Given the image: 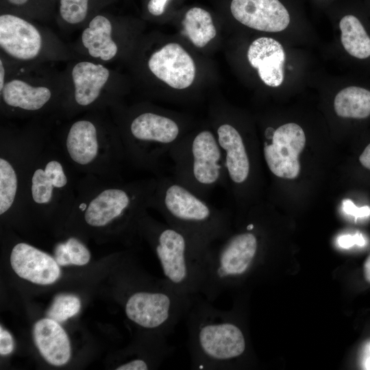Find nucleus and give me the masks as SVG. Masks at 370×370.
Segmentation results:
<instances>
[{
	"label": "nucleus",
	"mask_w": 370,
	"mask_h": 370,
	"mask_svg": "<svg viewBox=\"0 0 370 370\" xmlns=\"http://www.w3.org/2000/svg\"><path fill=\"white\" fill-rule=\"evenodd\" d=\"M338 245L345 249H348L356 245L358 246H364L365 245V240L360 233H356L354 234H345L340 236L337 239Z\"/></svg>",
	"instance_id": "obj_29"
},
{
	"label": "nucleus",
	"mask_w": 370,
	"mask_h": 370,
	"mask_svg": "<svg viewBox=\"0 0 370 370\" xmlns=\"http://www.w3.org/2000/svg\"><path fill=\"white\" fill-rule=\"evenodd\" d=\"M64 243L71 264L82 266L89 262L90 251L79 238L71 236Z\"/></svg>",
	"instance_id": "obj_27"
},
{
	"label": "nucleus",
	"mask_w": 370,
	"mask_h": 370,
	"mask_svg": "<svg viewBox=\"0 0 370 370\" xmlns=\"http://www.w3.org/2000/svg\"><path fill=\"white\" fill-rule=\"evenodd\" d=\"M361 164L370 170V143L365 147L359 157Z\"/></svg>",
	"instance_id": "obj_33"
},
{
	"label": "nucleus",
	"mask_w": 370,
	"mask_h": 370,
	"mask_svg": "<svg viewBox=\"0 0 370 370\" xmlns=\"http://www.w3.org/2000/svg\"><path fill=\"white\" fill-rule=\"evenodd\" d=\"M336 114L343 118L365 119L370 116V89L352 85L340 90L334 101Z\"/></svg>",
	"instance_id": "obj_23"
},
{
	"label": "nucleus",
	"mask_w": 370,
	"mask_h": 370,
	"mask_svg": "<svg viewBox=\"0 0 370 370\" xmlns=\"http://www.w3.org/2000/svg\"><path fill=\"white\" fill-rule=\"evenodd\" d=\"M362 365L363 369H370V343L365 346L363 350Z\"/></svg>",
	"instance_id": "obj_34"
},
{
	"label": "nucleus",
	"mask_w": 370,
	"mask_h": 370,
	"mask_svg": "<svg viewBox=\"0 0 370 370\" xmlns=\"http://www.w3.org/2000/svg\"><path fill=\"white\" fill-rule=\"evenodd\" d=\"M138 231L153 247L164 278L184 295L200 294L202 260L187 237L166 223L153 219L147 210L138 221Z\"/></svg>",
	"instance_id": "obj_10"
},
{
	"label": "nucleus",
	"mask_w": 370,
	"mask_h": 370,
	"mask_svg": "<svg viewBox=\"0 0 370 370\" xmlns=\"http://www.w3.org/2000/svg\"><path fill=\"white\" fill-rule=\"evenodd\" d=\"M55 0H1V12H10L25 18L44 19L50 14Z\"/></svg>",
	"instance_id": "obj_25"
},
{
	"label": "nucleus",
	"mask_w": 370,
	"mask_h": 370,
	"mask_svg": "<svg viewBox=\"0 0 370 370\" xmlns=\"http://www.w3.org/2000/svg\"><path fill=\"white\" fill-rule=\"evenodd\" d=\"M169 0H149L147 8L148 12L153 16L162 15L165 10V6Z\"/></svg>",
	"instance_id": "obj_32"
},
{
	"label": "nucleus",
	"mask_w": 370,
	"mask_h": 370,
	"mask_svg": "<svg viewBox=\"0 0 370 370\" xmlns=\"http://www.w3.org/2000/svg\"><path fill=\"white\" fill-rule=\"evenodd\" d=\"M76 173L58 145L49 142L26 177L23 214L46 218L69 217L76 197Z\"/></svg>",
	"instance_id": "obj_7"
},
{
	"label": "nucleus",
	"mask_w": 370,
	"mask_h": 370,
	"mask_svg": "<svg viewBox=\"0 0 370 370\" xmlns=\"http://www.w3.org/2000/svg\"><path fill=\"white\" fill-rule=\"evenodd\" d=\"M34 338L40 354L49 363L62 366L69 362L70 342L60 323L48 317L38 321L34 328Z\"/></svg>",
	"instance_id": "obj_20"
},
{
	"label": "nucleus",
	"mask_w": 370,
	"mask_h": 370,
	"mask_svg": "<svg viewBox=\"0 0 370 370\" xmlns=\"http://www.w3.org/2000/svg\"><path fill=\"white\" fill-rule=\"evenodd\" d=\"M343 208L346 214H350L355 218L367 217L370 215V208L369 206L358 207L352 200L348 199L343 200Z\"/></svg>",
	"instance_id": "obj_28"
},
{
	"label": "nucleus",
	"mask_w": 370,
	"mask_h": 370,
	"mask_svg": "<svg viewBox=\"0 0 370 370\" xmlns=\"http://www.w3.org/2000/svg\"><path fill=\"white\" fill-rule=\"evenodd\" d=\"M77 58L106 64L119 57V29L106 14L97 13L81 28L75 42L70 47Z\"/></svg>",
	"instance_id": "obj_14"
},
{
	"label": "nucleus",
	"mask_w": 370,
	"mask_h": 370,
	"mask_svg": "<svg viewBox=\"0 0 370 370\" xmlns=\"http://www.w3.org/2000/svg\"><path fill=\"white\" fill-rule=\"evenodd\" d=\"M54 258L59 265L71 264L64 242H60L56 245L54 250Z\"/></svg>",
	"instance_id": "obj_31"
},
{
	"label": "nucleus",
	"mask_w": 370,
	"mask_h": 370,
	"mask_svg": "<svg viewBox=\"0 0 370 370\" xmlns=\"http://www.w3.org/2000/svg\"><path fill=\"white\" fill-rule=\"evenodd\" d=\"M58 145L77 173L122 180L121 172L127 161L125 149L108 110L71 119L60 132Z\"/></svg>",
	"instance_id": "obj_3"
},
{
	"label": "nucleus",
	"mask_w": 370,
	"mask_h": 370,
	"mask_svg": "<svg viewBox=\"0 0 370 370\" xmlns=\"http://www.w3.org/2000/svg\"><path fill=\"white\" fill-rule=\"evenodd\" d=\"M362 19L354 14L341 18V41L350 56L359 61H367L370 59V32Z\"/></svg>",
	"instance_id": "obj_21"
},
{
	"label": "nucleus",
	"mask_w": 370,
	"mask_h": 370,
	"mask_svg": "<svg viewBox=\"0 0 370 370\" xmlns=\"http://www.w3.org/2000/svg\"><path fill=\"white\" fill-rule=\"evenodd\" d=\"M49 142L48 130L39 122L0 130V215L23 214V194L29 169Z\"/></svg>",
	"instance_id": "obj_8"
},
{
	"label": "nucleus",
	"mask_w": 370,
	"mask_h": 370,
	"mask_svg": "<svg viewBox=\"0 0 370 370\" xmlns=\"http://www.w3.org/2000/svg\"><path fill=\"white\" fill-rule=\"evenodd\" d=\"M60 25L66 30L81 29L109 0H57Z\"/></svg>",
	"instance_id": "obj_22"
},
{
	"label": "nucleus",
	"mask_w": 370,
	"mask_h": 370,
	"mask_svg": "<svg viewBox=\"0 0 370 370\" xmlns=\"http://www.w3.org/2000/svg\"><path fill=\"white\" fill-rule=\"evenodd\" d=\"M10 263L19 277L37 284H53L61 274L59 264L54 258L23 242L13 246Z\"/></svg>",
	"instance_id": "obj_18"
},
{
	"label": "nucleus",
	"mask_w": 370,
	"mask_h": 370,
	"mask_svg": "<svg viewBox=\"0 0 370 370\" xmlns=\"http://www.w3.org/2000/svg\"><path fill=\"white\" fill-rule=\"evenodd\" d=\"M263 154L270 171L275 176L295 179L300 172L299 156L306 144L303 129L297 124H284L276 130L267 127L264 134Z\"/></svg>",
	"instance_id": "obj_13"
},
{
	"label": "nucleus",
	"mask_w": 370,
	"mask_h": 370,
	"mask_svg": "<svg viewBox=\"0 0 370 370\" xmlns=\"http://www.w3.org/2000/svg\"><path fill=\"white\" fill-rule=\"evenodd\" d=\"M0 54L23 65L69 61L77 56L53 32L10 12L0 15Z\"/></svg>",
	"instance_id": "obj_12"
},
{
	"label": "nucleus",
	"mask_w": 370,
	"mask_h": 370,
	"mask_svg": "<svg viewBox=\"0 0 370 370\" xmlns=\"http://www.w3.org/2000/svg\"><path fill=\"white\" fill-rule=\"evenodd\" d=\"M182 25L190 41L199 48L205 47L217 35L210 14L201 8L189 9L185 14Z\"/></svg>",
	"instance_id": "obj_24"
},
{
	"label": "nucleus",
	"mask_w": 370,
	"mask_h": 370,
	"mask_svg": "<svg viewBox=\"0 0 370 370\" xmlns=\"http://www.w3.org/2000/svg\"><path fill=\"white\" fill-rule=\"evenodd\" d=\"M364 274L367 281L370 283V255L367 257L364 264Z\"/></svg>",
	"instance_id": "obj_35"
},
{
	"label": "nucleus",
	"mask_w": 370,
	"mask_h": 370,
	"mask_svg": "<svg viewBox=\"0 0 370 370\" xmlns=\"http://www.w3.org/2000/svg\"><path fill=\"white\" fill-rule=\"evenodd\" d=\"M14 340L10 333L0 328V354L2 356L10 354L14 349Z\"/></svg>",
	"instance_id": "obj_30"
},
{
	"label": "nucleus",
	"mask_w": 370,
	"mask_h": 370,
	"mask_svg": "<svg viewBox=\"0 0 370 370\" xmlns=\"http://www.w3.org/2000/svg\"><path fill=\"white\" fill-rule=\"evenodd\" d=\"M148 208L157 210L168 225L185 235L201 260L212 245L232 231L224 209L211 205L171 176L157 177Z\"/></svg>",
	"instance_id": "obj_4"
},
{
	"label": "nucleus",
	"mask_w": 370,
	"mask_h": 370,
	"mask_svg": "<svg viewBox=\"0 0 370 370\" xmlns=\"http://www.w3.org/2000/svg\"><path fill=\"white\" fill-rule=\"evenodd\" d=\"M285 59L282 45L269 37L256 39L247 51L249 64L257 69L260 79L271 87H278L283 82Z\"/></svg>",
	"instance_id": "obj_19"
},
{
	"label": "nucleus",
	"mask_w": 370,
	"mask_h": 370,
	"mask_svg": "<svg viewBox=\"0 0 370 370\" xmlns=\"http://www.w3.org/2000/svg\"><path fill=\"white\" fill-rule=\"evenodd\" d=\"M65 90L56 116L71 119L92 110L119 105L116 74L106 64L76 58L63 71Z\"/></svg>",
	"instance_id": "obj_11"
},
{
	"label": "nucleus",
	"mask_w": 370,
	"mask_h": 370,
	"mask_svg": "<svg viewBox=\"0 0 370 370\" xmlns=\"http://www.w3.org/2000/svg\"><path fill=\"white\" fill-rule=\"evenodd\" d=\"M184 319L192 369H230L245 355L246 336L235 310L217 308L198 294Z\"/></svg>",
	"instance_id": "obj_2"
},
{
	"label": "nucleus",
	"mask_w": 370,
	"mask_h": 370,
	"mask_svg": "<svg viewBox=\"0 0 370 370\" xmlns=\"http://www.w3.org/2000/svg\"><path fill=\"white\" fill-rule=\"evenodd\" d=\"M81 307L79 299L73 295L61 294L55 297L47 317L62 323L77 314Z\"/></svg>",
	"instance_id": "obj_26"
},
{
	"label": "nucleus",
	"mask_w": 370,
	"mask_h": 370,
	"mask_svg": "<svg viewBox=\"0 0 370 370\" xmlns=\"http://www.w3.org/2000/svg\"><path fill=\"white\" fill-rule=\"evenodd\" d=\"M109 110L127 162L138 169L158 173L164 156L185 135L180 122L147 106L126 110L119 104Z\"/></svg>",
	"instance_id": "obj_6"
},
{
	"label": "nucleus",
	"mask_w": 370,
	"mask_h": 370,
	"mask_svg": "<svg viewBox=\"0 0 370 370\" xmlns=\"http://www.w3.org/2000/svg\"><path fill=\"white\" fill-rule=\"evenodd\" d=\"M214 133L224 157L228 184L234 196L239 197L252 172L248 145L241 132L230 122L217 123Z\"/></svg>",
	"instance_id": "obj_15"
},
{
	"label": "nucleus",
	"mask_w": 370,
	"mask_h": 370,
	"mask_svg": "<svg viewBox=\"0 0 370 370\" xmlns=\"http://www.w3.org/2000/svg\"><path fill=\"white\" fill-rule=\"evenodd\" d=\"M147 67L156 78L177 90L188 88L195 77L196 67L193 58L175 42L168 43L151 53Z\"/></svg>",
	"instance_id": "obj_16"
},
{
	"label": "nucleus",
	"mask_w": 370,
	"mask_h": 370,
	"mask_svg": "<svg viewBox=\"0 0 370 370\" xmlns=\"http://www.w3.org/2000/svg\"><path fill=\"white\" fill-rule=\"evenodd\" d=\"M156 184L157 177L123 182L83 175L77 180L76 197L69 217L98 231L110 227L118 233L138 230Z\"/></svg>",
	"instance_id": "obj_1"
},
{
	"label": "nucleus",
	"mask_w": 370,
	"mask_h": 370,
	"mask_svg": "<svg viewBox=\"0 0 370 370\" xmlns=\"http://www.w3.org/2000/svg\"><path fill=\"white\" fill-rule=\"evenodd\" d=\"M63 71L46 64L23 65L0 54V111L7 118L58 113L63 100Z\"/></svg>",
	"instance_id": "obj_5"
},
{
	"label": "nucleus",
	"mask_w": 370,
	"mask_h": 370,
	"mask_svg": "<svg viewBox=\"0 0 370 370\" xmlns=\"http://www.w3.org/2000/svg\"><path fill=\"white\" fill-rule=\"evenodd\" d=\"M230 10L238 22L259 31L278 32L290 23L289 13L279 0H232Z\"/></svg>",
	"instance_id": "obj_17"
},
{
	"label": "nucleus",
	"mask_w": 370,
	"mask_h": 370,
	"mask_svg": "<svg viewBox=\"0 0 370 370\" xmlns=\"http://www.w3.org/2000/svg\"><path fill=\"white\" fill-rule=\"evenodd\" d=\"M168 155L173 164L171 177L203 198L216 187L229 185L222 151L210 129L185 134Z\"/></svg>",
	"instance_id": "obj_9"
}]
</instances>
